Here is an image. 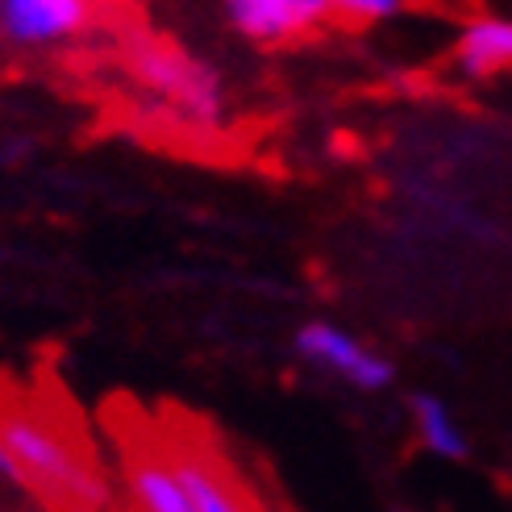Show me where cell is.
<instances>
[{
    "mask_svg": "<svg viewBox=\"0 0 512 512\" xmlns=\"http://www.w3.org/2000/svg\"><path fill=\"white\" fill-rule=\"evenodd\" d=\"M0 446H5L25 479V492L63 508H100L109 488L88 454L75 446L59 421L38 408H5L0 413Z\"/></svg>",
    "mask_w": 512,
    "mask_h": 512,
    "instance_id": "6da1fadb",
    "label": "cell"
},
{
    "mask_svg": "<svg viewBox=\"0 0 512 512\" xmlns=\"http://www.w3.org/2000/svg\"><path fill=\"white\" fill-rule=\"evenodd\" d=\"M130 71L142 88L163 96L188 121L209 125L225 113L221 75L209 63H200L196 55H188V50H179L163 38H138L130 50Z\"/></svg>",
    "mask_w": 512,
    "mask_h": 512,
    "instance_id": "7a4b0ae2",
    "label": "cell"
},
{
    "mask_svg": "<svg viewBox=\"0 0 512 512\" xmlns=\"http://www.w3.org/2000/svg\"><path fill=\"white\" fill-rule=\"evenodd\" d=\"M296 354L304 358V363H313V367H321L329 375L346 379L350 388H358V392H383L396 379V367L388 363V358H383L379 350H371V346H363L350 329H342L334 321L300 325Z\"/></svg>",
    "mask_w": 512,
    "mask_h": 512,
    "instance_id": "3957f363",
    "label": "cell"
},
{
    "mask_svg": "<svg viewBox=\"0 0 512 512\" xmlns=\"http://www.w3.org/2000/svg\"><path fill=\"white\" fill-rule=\"evenodd\" d=\"M100 17V0H0V38L38 50L80 38Z\"/></svg>",
    "mask_w": 512,
    "mask_h": 512,
    "instance_id": "277c9868",
    "label": "cell"
},
{
    "mask_svg": "<svg viewBox=\"0 0 512 512\" xmlns=\"http://www.w3.org/2000/svg\"><path fill=\"white\" fill-rule=\"evenodd\" d=\"M225 17L242 38L259 46H279L317 30L329 9L325 0H225Z\"/></svg>",
    "mask_w": 512,
    "mask_h": 512,
    "instance_id": "5b68a950",
    "label": "cell"
},
{
    "mask_svg": "<svg viewBox=\"0 0 512 512\" xmlns=\"http://www.w3.org/2000/svg\"><path fill=\"white\" fill-rule=\"evenodd\" d=\"M171 467L179 479V492L188 500V512H238L250 508V496L225 475V467L204 446H175L167 442Z\"/></svg>",
    "mask_w": 512,
    "mask_h": 512,
    "instance_id": "8992f818",
    "label": "cell"
},
{
    "mask_svg": "<svg viewBox=\"0 0 512 512\" xmlns=\"http://www.w3.org/2000/svg\"><path fill=\"white\" fill-rule=\"evenodd\" d=\"M121 471H125V492H130L134 508H146V512H188V500H184V492H179V479H175L167 446H155L146 438H130V442H125Z\"/></svg>",
    "mask_w": 512,
    "mask_h": 512,
    "instance_id": "52a82bcc",
    "label": "cell"
},
{
    "mask_svg": "<svg viewBox=\"0 0 512 512\" xmlns=\"http://www.w3.org/2000/svg\"><path fill=\"white\" fill-rule=\"evenodd\" d=\"M454 67L467 80H492L512 71V17H475L454 38Z\"/></svg>",
    "mask_w": 512,
    "mask_h": 512,
    "instance_id": "ba28073f",
    "label": "cell"
},
{
    "mask_svg": "<svg viewBox=\"0 0 512 512\" xmlns=\"http://www.w3.org/2000/svg\"><path fill=\"white\" fill-rule=\"evenodd\" d=\"M413 425H417V438L425 442L429 454L446 458V463H463L467 458V433L458 425V417L450 413V404L429 396V392H417L413 396Z\"/></svg>",
    "mask_w": 512,
    "mask_h": 512,
    "instance_id": "9c48e42d",
    "label": "cell"
},
{
    "mask_svg": "<svg viewBox=\"0 0 512 512\" xmlns=\"http://www.w3.org/2000/svg\"><path fill=\"white\" fill-rule=\"evenodd\" d=\"M329 17H346V21H383L400 13V0H325Z\"/></svg>",
    "mask_w": 512,
    "mask_h": 512,
    "instance_id": "30bf717a",
    "label": "cell"
},
{
    "mask_svg": "<svg viewBox=\"0 0 512 512\" xmlns=\"http://www.w3.org/2000/svg\"><path fill=\"white\" fill-rule=\"evenodd\" d=\"M0 479L9 483V488H17V492H25V479H21V467H17V458L0 446Z\"/></svg>",
    "mask_w": 512,
    "mask_h": 512,
    "instance_id": "8fae6325",
    "label": "cell"
}]
</instances>
